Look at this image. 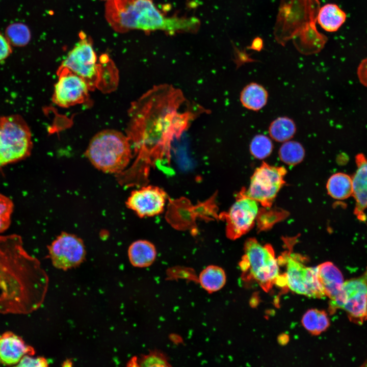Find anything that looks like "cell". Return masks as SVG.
Returning a JSON list of instances; mask_svg holds the SVG:
<instances>
[{
    "mask_svg": "<svg viewBox=\"0 0 367 367\" xmlns=\"http://www.w3.org/2000/svg\"><path fill=\"white\" fill-rule=\"evenodd\" d=\"M317 267L318 277L325 296L333 299L341 291L345 282L342 272L329 261Z\"/></svg>",
    "mask_w": 367,
    "mask_h": 367,
    "instance_id": "cell-16",
    "label": "cell"
},
{
    "mask_svg": "<svg viewBox=\"0 0 367 367\" xmlns=\"http://www.w3.org/2000/svg\"><path fill=\"white\" fill-rule=\"evenodd\" d=\"M278 154L282 162L288 165L294 166L303 160L305 151L299 142L289 140L283 142L279 148Z\"/></svg>",
    "mask_w": 367,
    "mask_h": 367,
    "instance_id": "cell-24",
    "label": "cell"
},
{
    "mask_svg": "<svg viewBox=\"0 0 367 367\" xmlns=\"http://www.w3.org/2000/svg\"><path fill=\"white\" fill-rule=\"evenodd\" d=\"M118 17L123 29L145 32L162 30L168 33L195 31L200 22L195 17L165 16L155 6L153 0H122Z\"/></svg>",
    "mask_w": 367,
    "mask_h": 367,
    "instance_id": "cell-2",
    "label": "cell"
},
{
    "mask_svg": "<svg viewBox=\"0 0 367 367\" xmlns=\"http://www.w3.org/2000/svg\"><path fill=\"white\" fill-rule=\"evenodd\" d=\"M4 35L11 46L15 47H23L28 45L31 39L30 29L21 22L8 25Z\"/></svg>",
    "mask_w": 367,
    "mask_h": 367,
    "instance_id": "cell-25",
    "label": "cell"
},
{
    "mask_svg": "<svg viewBox=\"0 0 367 367\" xmlns=\"http://www.w3.org/2000/svg\"><path fill=\"white\" fill-rule=\"evenodd\" d=\"M166 199V194L162 189L147 186L133 191L125 203L139 217H150L163 212Z\"/></svg>",
    "mask_w": 367,
    "mask_h": 367,
    "instance_id": "cell-13",
    "label": "cell"
},
{
    "mask_svg": "<svg viewBox=\"0 0 367 367\" xmlns=\"http://www.w3.org/2000/svg\"><path fill=\"white\" fill-rule=\"evenodd\" d=\"M103 1H107H107H109V0H103Z\"/></svg>",
    "mask_w": 367,
    "mask_h": 367,
    "instance_id": "cell-34",
    "label": "cell"
},
{
    "mask_svg": "<svg viewBox=\"0 0 367 367\" xmlns=\"http://www.w3.org/2000/svg\"><path fill=\"white\" fill-rule=\"evenodd\" d=\"M35 353L33 347L13 332L6 331L0 334V364L16 365L24 355H34Z\"/></svg>",
    "mask_w": 367,
    "mask_h": 367,
    "instance_id": "cell-14",
    "label": "cell"
},
{
    "mask_svg": "<svg viewBox=\"0 0 367 367\" xmlns=\"http://www.w3.org/2000/svg\"><path fill=\"white\" fill-rule=\"evenodd\" d=\"M58 80L55 85L53 102L59 107L67 108L85 102L90 90L82 77L65 68H59Z\"/></svg>",
    "mask_w": 367,
    "mask_h": 367,
    "instance_id": "cell-12",
    "label": "cell"
},
{
    "mask_svg": "<svg viewBox=\"0 0 367 367\" xmlns=\"http://www.w3.org/2000/svg\"><path fill=\"white\" fill-rule=\"evenodd\" d=\"M268 96V91L263 85L251 82L243 88L240 99L244 108L257 112L267 104Z\"/></svg>",
    "mask_w": 367,
    "mask_h": 367,
    "instance_id": "cell-18",
    "label": "cell"
},
{
    "mask_svg": "<svg viewBox=\"0 0 367 367\" xmlns=\"http://www.w3.org/2000/svg\"><path fill=\"white\" fill-rule=\"evenodd\" d=\"M285 265L286 285L293 292L312 298L325 296L318 277L317 267H307L299 254L285 252L278 258Z\"/></svg>",
    "mask_w": 367,
    "mask_h": 367,
    "instance_id": "cell-7",
    "label": "cell"
},
{
    "mask_svg": "<svg viewBox=\"0 0 367 367\" xmlns=\"http://www.w3.org/2000/svg\"><path fill=\"white\" fill-rule=\"evenodd\" d=\"M263 47V41L260 38H256L252 42L251 48L252 49L259 51Z\"/></svg>",
    "mask_w": 367,
    "mask_h": 367,
    "instance_id": "cell-32",
    "label": "cell"
},
{
    "mask_svg": "<svg viewBox=\"0 0 367 367\" xmlns=\"http://www.w3.org/2000/svg\"><path fill=\"white\" fill-rule=\"evenodd\" d=\"M326 188L328 194L333 198L345 200L352 195V177L344 173H336L328 179Z\"/></svg>",
    "mask_w": 367,
    "mask_h": 367,
    "instance_id": "cell-21",
    "label": "cell"
},
{
    "mask_svg": "<svg viewBox=\"0 0 367 367\" xmlns=\"http://www.w3.org/2000/svg\"><path fill=\"white\" fill-rule=\"evenodd\" d=\"M33 355H24L16 365V366L45 367L49 364L47 359L43 357H33Z\"/></svg>",
    "mask_w": 367,
    "mask_h": 367,
    "instance_id": "cell-29",
    "label": "cell"
},
{
    "mask_svg": "<svg viewBox=\"0 0 367 367\" xmlns=\"http://www.w3.org/2000/svg\"><path fill=\"white\" fill-rule=\"evenodd\" d=\"M346 18V13L338 5L330 3L319 9L317 19L323 30L328 32H334L344 23Z\"/></svg>",
    "mask_w": 367,
    "mask_h": 367,
    "instance_id": "cell-19",
    "label": "cell"
},
{
    "mask_svg": "<svg viewBox=\"0 0 367 367\" xmlns=\"http://www.w3.org/2000/svg\"><path fill=\"white\" fill-rule=\"evenodd\" d=\"M49 257L56 268L66 271L85 260L86 251L83 241L77 235L62 232L48 246Z\"/></svg>",
    "mask_w": 367,
    "mask_h": 367,
    "instance_id": "cell-10",
    "label": "cell"
},
{
    "mask_svg": "<svg viewBox=\"0 0 367 367\" xmlns=\"http://www.w3.org/2000/svg\"><path fill=\"white\" fill-rule=\"evenodd\" d=\"M13 210V204L11 200L0 194V233L9 227Z\"/></svg>",
    "mask_w": 367,
    "mask_h": 367,
    "instance_id": "cell-28",
    "label": "cell"
},
{
    "mask_svg": "<svg viewBox=\"0 0 367 367\" xmlns=\"http://www.w3.org/2000/svg\"><path fill=\"white\" fill-rule=\"evenodd\" d=\"M185 101L180 90L162 85L134 103L128 137L135 145L138 162L169 153L171 141L180 137L196 114L180 110Z\"/></svg>",
    "mask_w": 367,
    "mask_h": 367,
    "instance_id": "cell-1",
    "label": "cell"
},
{
    "mask_svg": "<svg viewBox=\"0 0 367 367\" xmlns=\"http://www.w3.org/2000/svg\"><path fill=\"white\" fill-rule=\"evenodd\" d=\"M129 366H169L168 359L165 355L159 351H151L148 354L134 357L128 362Z\"/></svg>",
    "mask_w": 367,
    "mask_h": 367,
    "instance_id": "cell-27",
    "label": "cell"
},
{
    "mask_svg": "<svg viewBox=\"0 0 367 367\" xmlns=\"http://www.w3.org/2000/svg\"><path fill=\"white\" fill-rule=\"evenodd\" d=\"M356 172L352 177V195L356 202L355 214L363 220L364 210L367 208V159L363 154L355 157Z\"/></svg>",
    "mask_w": 367,
    "mask_h": 367,
    "instance_id": "cell-15",
    "label": "cell"
},
{
    "mask_svg": "<svg viewBox=\"0 0 367 367\" xmlns=\"http://www.w3.org/2000/svg\"><path fill=\"white\" fill-rule=\"evenodd\" d=\"M273 147L271 138L263 134H258L254 136L251 140L249 151L255 158L263 160L271 154Z\"/></svg>",
    "mask_w": 367,
    "mask_h": 367,
    "instance_id": "cell-26",
    "label": "cell"
},
{
    "mask_svg": "<svg viewBox=\"0 0 367 367\" xmlns=\"http://www.w3.org/2000/svg\"><path fill=\"white\" fill-rule=\"evenodd\" d=\"M132 155L128 137L113 129L103 130L95 135L85 152L96 168L115 175L125 170Z\"/></svg>",
    "mask_w": 367,
    "mask_h": 367,
    "instance_id": "cell-3",
    "label": "cell"
},
{
    "mask_svg": "<svg viewBox=\"0 0 367 367\" xmlns=\"http://www.w3.org/2000/svg\"><path fill=\"white\" fill-rule=\"evenodd\" d=\"M258 213V203L240 192L225 215L227 237L235 240L248 232L253 227Z\"/></svg>",
    "mask_w": 367,
    "mask_h": 367,
    "instance_id": "cell-11",
    "label": "cell"
},
{
    "mask_svg": "<svg viewBox=\"0 0 367 367\" xmlns=\"http://www.w3.org/2000/svg\"><path fill=\"white\" fill-rule=\"evenodd\" d=\"M357 75L362 85L367 87V58L360 63L357 69Z\"/></svg>",
    "mask_w": 367,
    "mask_h": 367,
    "instance_id": "cell-31",
    "label": "cell"
},
{
    "mask_svg": "<svg viewBox=\"0 0 367 367\" xmlns=\"http://www.w3.org/2000/svg\"><path fill=\"white\" fill-rule=\"evenodd\" d=\"M297 131L295 121L287 116H280L273 120L270 124L268 132L273 140L283 143L290 140Z\"/></svg>",
    "mask_w": 367,
    "mask_h": 367,
    "instance_id": "cell-22",
    "label": "cell"
},
{
    "mask_svg": "<svg viewBox=\"0 0 367 367\" xmlns=\"http://www.w3.org/2000/svg\"><path fill=\"white\" fill-rule=\"evenodd\" d=\"M12 53V46L5 35L0 31V62L6 59Z\"/></svg>",
    "mask_w": 367,
    "mask_h": 367,
    "instance_id": "cell-30",
    "label": "cell"
},
{
    "mask_svg": "<svg viewBox=\"0 0 367 367\" xmlns=\"http://www.w3.org/2000/svg\"><path fill=\"white\" fill-rule=\"evenodd\" d=\"M79 35V41L69 51L60 67L66 68L82 77L89 89L98 87L109 58L103 55L100 58V63H98L91 38L83 32Z\"/></svg>",
    "mask_w": 367,
    "mask_h": 367,
    "instance_id": "cell-6",
    "label": "cell"
},
{
    "mask_svg": "<svg viewBox=\"0 0 367 367\" xmlns=\"http://www.w3.org/2000/svg\"><path fill=\"white\" fill-rule=\"evenodd\" d=\"M327 313L322 310L312 309L303 315L302 324L310 333L318 335L326 330L330 323Z\"/></svg>",
    "mask_w": 367,
    "mask_h": 367,
    "instance_id": "cell-23",
    "label": "cell"
},
{
    "mask_svg": "<svg viewBox=\"0 0 367 367\" xmlns=\"http://www.w3.org/2000/svg\"><path fill=\"white\" fill-rule=\"evenodd\" d=\"M286 173L284 167L272 166L264 162L254 171L248 189L241 192L263 206L269 208L285 183Z\"/></svg>",
    "mask_w": 367,
    "mask_h": 367,
    "instance_id": "cell-8",
    "label": "cell"
},
{
    "mask_svg": "<svg viewBox=\"0 0 367 367\" xmlns=\"http://www.w3.org/2000/svg\"><path fill=\"white\" fill-rule=\"evenodd\" d=\"M63 366H72V362L70 360H66L65 361V362L63 363Z\"/></svg>",
    "mask_w": 367,
    "mask_h": 367,
    "instance_id": "cell-33",
    "label": "cell"
},
{
    "mask_svg": "<svg viewBox=\"0 0 367 367\" xmlns=\"http://www.w3.org/2000/svg\"><path fill=\"white\" fill-rule=\"evenodd\" d=\"M331 308H342L355 322L367 318V272L362 276L345 281L340 293L331 300Z\"/></svg>",
    "mask_w": 367,
    "mask_h": 367,
    "instance_id": "cell-9",
    "label": "cell"
},
{
    "mask_svg": "<svg viewBox=\"0 0 367 367\" xmlns=\"http://www.w3.org/2000/svg\"><path fill=\"white\" fill-rule=\"evenodd\" d=\"M32 147L31 131L20 116L0 117V168L26 158Z\"/></svg>",
    "mask_w": 367,
    "mask_h": 367,
    "instance_id": "cell-4",
    "label": "cell"
},
{
    "mask_svg": "<svg viewBox=\"0 0 367 367\" xmlns=\"http://www.w3.org/2000/svg\"><path fill=\"white\" fill-rule=\"evenodd\" d=\"M200 286L208 293L222 289L226 281L224 270L216 265H209L203 269L198 277Z\"/></svg>",
    "mask_w": 367,
    "mask_h": 367,
    "instance_id": "cell-20",
    "label": "cell"
},
{
    "mask_svg": "<svg viewBox=\"0 0 367 367\" xmlns=\"http://www.w3.org/2000/svg\"><path fill=\"white\" fill-rule=\"evenodd\" d=\"M240 266L266 291L271 289L279 276V263L273 247L270 244L262 245L255 238L246 241Z\"/></svg>",
    "mask_w": 367,
    "mask_h": 367,
    "instance_id": "cell-5",
    "label": "cell"
},
{
    "mask_svg": "<svg viewBox=\"0 0 367 367\" xmlns=\"http://www.w3.org/2000/svg\"><path fill=\"white\" fill-rule=\"evenodd\" d=\"M130 264L135 267L145 268L151 266L156 257V250L151 242L139 240L133 242L127 251Z\"/></svg>",
    "mask_w": 367,
    "mask_h": 367,
    "instance_id": "cell-17",
    "label": "cell"
}]
</instances>
